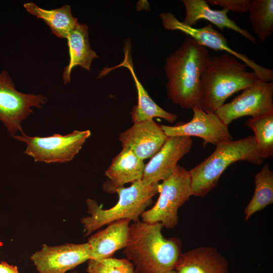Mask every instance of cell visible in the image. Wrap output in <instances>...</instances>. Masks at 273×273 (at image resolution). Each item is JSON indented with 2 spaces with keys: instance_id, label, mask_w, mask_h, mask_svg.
I'll list each match as a JSON object with an SVG mask.
<instances>
[{
  "instance_id": "9a60e30c",
  "label": "cell",
  "mask_w": 273,
  "mask_h": 273,
  "mask_svg": "<svg viewBox=\"0 0 273 273\" xmlns=\"http://www.w3.org/2000/svg\"><path fill=\"white\" fill-rule=\"evenodd\" d=\"M130 220L124 218L113 221L88 239L89 259L102 260L111 257L124 249L127 244Z\"/></svg>"
},
{
  "instance_id": "ac0fdd59",
  "label": "cell",
  "mask_w": 273,
  "mask_h": 273,
  "mask_svg": "<svg viewBox=\"0 0 273 273\" xmlns=\"http://www.w3.org/2000/svg\"><path fill=\"white\" fill-rule=\"evenodd\" d=\"M174 270L177 273H229L226 259L211 246L182 253Z\"/></svg>"
},
{
  "instance_id": "7402d4cb",
  "label": "cell",
  "mask_w": 273,
  "mask_h": 273,
  "mask_svg": "<svg viewBox=\"0 0 273 273\" xmlns=\"http://www.w3.org/2000/svg\"><path fill=\"white\" fill-rule=\"evenodd\" d=\"M253 196L244 210L245 219L248 220L255 213L273 203V171L265 164L254 177Z\"/></svg>"
},
{
  "instance_id": "603a6c76",
  "label": "cell",
  "mask_w": 273,
  "mask_h": 273,
  "mask_svg": "<svg viewBox=\"0 0 273 273\" xmlns=\"http://www.w3.org/2000/svg\"><path fill=\"white\" fill-rule=\"evenodd\" d=\"M246 125L252 129L258 152L266 159L273 155V112L251 117Z\"/></svg>"
},
{
  "instance_id": "d4e9b609",
  "label": "cell",
  "mask_w": 273,
  "mask_h": 273,
  "mask_svg": "<svg viewBox=\"0 0 273 273\" xmlns=\"http://www.w3.org/2000/svg\"><path fill=\"white\" fill-rule=\"evenodd\" d=\"M87 273H135L132 263L126 258H108L102 260L89 259Z\"/></svg>"
},
{
  "instance_id": "9c48e42d",
  "label": "cell",
  "mask_w": 273,
  "mask_h": 273,
  "mask_svg": "<svg viewBox=\"0 0 273 273\" xmlns=\"http://www.w3.org/2000/svg\"><path fill=\"white\" fill-rule=\"evenodd\" d=\"M47 99L42 95L22 93L18 91L9 73L0 72V122L11 136L23 131L21 123L33 113L32 107L40 108Z\"/></svg>"
},
{
  "instance_id": "8fae6325",
  "label": "cell",
  "mask_w": 273,
  "mask_h": 273,
  "mask_svg": "<svg viewBox=\"0 0 273 273\" xmlns=\"http://www.w3.org/2000/svg\"><path fill=\"white\" fill-rule=\"evenodd\" d=\"M193 116L188 122L174 126L160 125L167 137L173 136H197L203 140L204 145H217L233 140L228 126L223 123L215 113H208L200 106L192 109Z\"/></svg>"
},
{
  "instance_id": "7c38bea8",
  "label": "cell",
  "mask_w": 273,
  "mask_h": 273,
  "mask_svg": "<svg viewBox=\"0 0 273 273\" xmlns=\"http://www.w3.org/2000/svg\"><path fill=\"white\" fill-rule=\"evenodd\" d=\"M30 259L38 273H65L89 259V246L87 242L54 246L43 244Z\"/></svg>"
},
{
  "instance_id": "4fadbf2b",
  "label": "cell",
  "mask_w": 273,
  "mask_h": 273,
  "mask_svg": "<svg viewBox=\"0 0 273 273\" xmlns=\"http://www.w3.org/2000/svg\"><path fill=\"white\" fill-rule=\"evenodd\" d=\"M192 145L191 137H168L160 150L145 164L143 183L147 185L159 183L167 178L178 161L190 151Z\"/></svg>"
},
{
  "instance_id": "f1b7e54d",
  "label": "cell",
  "mask_w": 273,
  "mask_h": 273,
  "mask_svg": "<svg viewBox=\"0 0 273 273\" xmlns=\"http://www.w3.org/2000/svg\"><path fill=\"white\" fill-rule=\"evenodd\" d=\"M70 273H77V272H75V271H73V272H70Z\"/></svg>"
},
{
  "instance_id": "ba28073f",
  "label": "cell",
  "mask_w": 273,
  "mask_h": 273,
  "mask_svg": "<svg viewBox=\"0 0 273 273\" xmlns=\"http://www.w3.org/2000/svg\"><path fill=\"white\" fill-rule=\"evenodd\" d=\"M160 16L162 24L166 30L180 31L206 48L224 51L225 53L235 57L247 67L252 69L261 81H272V70L258 65L245 54L238 53L231 49L228 45L226 38L211 25L207 24L203 27L196 28L185 24L169 12L162 13Z\"/></svg>"
},
{
  "instance_id": "484cf974",
  "label": "cell",
  "mask_w": 273,
  "mask_h": 273,
  "mask_svg": "<svg viewBox=\"0 0 273 273\" xmlns=\"http://www.w3.org/2000/svg\"><path fill=\"white\" fill-rule=\"evenodd\" d=\"M206 2L211 5H217L228 12L237 13L249 12L253 0H207Z\"/></svg>"
},
{
  "instance_id": "7a4b0ae2",
  "label": "cell",
  "mask_w": 273,
  "mask_h": 273,
  "mask_svg": "<svg viewBox=\"0 0 273 273\" xmlns=\"http://www.w3.org/2000/svg\"><path fill=\"white\" fill-rule=\"evenodd\" d=\"M211 57L206 48L187 36L166 58V92L173 103L184 109L200 106L201 78Z\"/></svg>"
},
{
  "instance_id": "cb8c5ba5",
  "label": "cell",
  "mask_w": 273,
  "mask_h": 273,
  "mask_svg": "<svg viewBox=\"0 0 273 273\" xmlns=\"http://www.w3.org/2000/svg\"><path fill=\"white\" fill-rule=\"evenodd\" d=\"M249 12L253 32L265 41L273 32V1L253 0Z\"/></svg>"
},
{
  "instance_id": "e0dca14e",
  "label": "cell",
  "mask_w": 273,
  "mask_h": 273,
  "mask_svg": "<svg viewBox=\"0 0 273 273\" xmlns=\"http://www.w3.org/2000/svg\"><path fill=\"white\" fill-rule=\"evenodd\" d=\"M129 42L125 45L124 58L123 61L113 68L105 70L107 74L111 70L118 67H125L128 69L135 82L138 93V104L134 106L130 112L131 121L133 123L153 120L154 118H160L169 123L174 122L177 115L168 112L158 106L150 97L139 80L134 72L130 53Z\"/></svg>"
},
{
  "instance_id": "ffe728a7",
  "label": "cell",
  "mask_w": 273,
  "mask_h": 273,
  "mask_svg": "<svg viewBox=\"0 0 273 273\" xmlns=\"http://www.w3.org/2000/svg\"><path fill=\"white\" fill-rule=\"evenodd\" d=\"M69 62L64 70L63 79L65 84L71 81L72 69L77 66L90 71L92 61L98 58L96 53L90 47L88 37V27L80 23L69 34L67 37Z\"/></svg>"
},
{
  "instance_id": "277c9868",
  "label": "cell",
  "mask_w": 273,
  "mask_h": 273,
  "mask_svg": "<svg viewBox=\"0 0 273 273\" xmlns=\"http://www.w3.org/2000/svg\"><path fill=\"white\" fill-rule=\"evenodd\" d=\"M238 161L262 164L254 135L217 145L210 155L189 170L192 196L205 197L216 186L225 169Z\"/></svg>"
},
{
  "instance_id": "5b68a950",
  "label": "cell",
  "mask_w": 273,
  "mask_h": 273,
  "mask_svg": "<svg viewBox=\"0 0 273 273\" xmlns=\"http://www.w3.org/2000/svg\"><path fill=\"white\" fill-rule=\"evenodd\" d=\"M159 184H145L141 180L132 183L128 187L116 189L118 195L117 203L110 208L102 206L91 199L86 200L89 216L81 218L85 236H88L103 226L115 220L127 218L135 222L146 208L151 205L153 197L159 193Z\"/></svg>"
},
{
  "instance_id": "44dd1931",
  "label": "cell",
  "mask_w": 273,
  "mask_h": 273,
  "mask_svg": "<svg viewBox=\"0 0 273 273\" xmlns=\"http://www.w3.org/2000/svg\"><path fill=\"white\" fill-rule=\"evenodd\" d=\"M23 6L29 14L43 20L52 33L59 38L66 39L79 23L72 15L71 7L68 5L53 10L40 8L32 2L25 3Z\"/></svg>"
},
{
  "instance_id": "83f0119b",
  "label": "cell",
  "mask_w": 273,
  "mask_h": 273,
  "mask_svg": "<svg viewBox=\"0 0 273 273\" xmlns=\"http://www.w3.org/2000/svg\"><path fill=\"white\" fill-rule=\"evenodd\" d=\"M165 273H177L174 269L167 271Z\"/></svg>"
},
{
  "instance_id": "8992f818",
  "label": "cell",
  "mask_w": 273,
  "mask_h": 273,
  "mask_svg": "<svg viewBox=\"0 0 273 273\" xmlns=\"http://www.w3.org/2000/svg\"><path fill=\"white\" fill-rule=\"evenodd\" d=\"M159 193L155 205L141 215L142 221L158 222L165 228H173L178 223V209L192 196L189 170L177 164L172 173L159 184Z\"/></svg>"
},
{
  "instance_id": "4316f807",
  "label": "cell",
  "mask_w": 273,
  "mask_h": 273,
  "mask_svg": "<svg viewBox=\"0 0 273 273\" xmlns=\"http://www.w3.org/2000/svg\"><path fill=\"white\" fill-rule=\"evenodd\" d=\"M0 273H19L16 266L10 265L7 262H0Z\"/></svg>"
},
{
  "instance_id": "52a82bcc",
  "label": "cell",
  "mask_w": 273,
  "mask_h": 273,
  "mask_svg": "<svg viewBox=\"0 0 273 273\" xmlns=\"http://www.w3.org/2000/svg\"><path fill=\"white\" fill-rule=\"evenodd\" d=\"M13 138L26 144L24 153L32 157L35 162L65 163L71 161L90 136L89 130L79 131L61 135L55 133L47 137L30 136L23 131Z\"/></svg>"
},
{
  "instance_id": "d6986e66",
  "label": "cell",
  "mask_w": 273,
  "mask_h": 273,
  "mask_svg": "<svg viewBox=\"0 0 273 273\" xmlns=\"http://www.w3.org/2000/svg\"><path fill=\"white\" fill-rule=\"evenodd\" d=\"M186 16L183 22L185 24L194 27L197 22L201 20H206L212 23L219 29H231L237 32L253 44L255 38L246 29L239 26L236 23L228 16V11L224 9L213 10L204 0H183Z\"/></svg>"
},
{
  "instance_id": "2e32d148",
  "label": "cell",
  "mask_w": 273,
  "mask_h": 273,
  "mask_svg": "<svg viewBox=\"0 0 273 273\" xmlns=\"http://www.w3.org/2000/svg\"><path fill=\"white\" fill-rule=\"evenodd\" d=\"M145 166L143 160L130 150L122 148L105 171L109 180L104 185V190L114 193L126 184L141 180Z\"/></svg>"
},
{
  "instance_id": "5bb4252c",
  "label": "cell",
  "mask_w": 273,
  "mask_h": 273,
  "mask_svg": "<svg viewBox=\"0 0 273 273\" xmlns=\"http://www.w3.org/2000/svg\"><path fill=\"white\" fill-rule=\"evenodd\" d=\"M168 138L160 125L153 119L133 123L131 127L119 134V140L123 148L130 150L144 160L158 152Z\"/></svg>"
},
{
  "instance_id": "3957f363",
  "label": "cell",
  "mask_w": 273,
  "mask_h": 273,
  "mask_svg": "<svg viewBox=\"0 0 273 273\" xmlns=\"http://www.w3.org/2000/svg\"><path fill=\"white\" fill-rule=\"evenodd\" d=\"M261 81L247 66L227 53L211 57L201 78L200 107L214 113L239 91Z\"/></svg>"
},
{
  "instance_id": "30bf717a",
  "label": "cell",
  "mask_w": 273,
  "mask_h": 273,
  "mask_svg": "<svg viewBox=\"0 0 273 273\" xmlns=\"http://www.w3.org/2000/svg\"><path fill=\"white\" fill-rule=\"evenodd\" d=\"M272 112L273 83L260 81L243 90L214 113L228 126L234 120L242 117H254Z\"/></svg>"
},
{
  "instance_id": "6da1fadb",
  "label": "cell",
  "mask_w": 273,
  "mask_h": 273,
  "mask_svg": "<svg viewBox=\"0 0 273 273\" xmlns=\"http://www.w3.org/2000/svg\"><path fill=\"white\" fill-rule=\"evenodd\" d=\"M158 222L140 220L130 223L123 253L135 266V273H165L174 269L181 253L178 238H165Z\"/></svg>"
}]
</instances>
